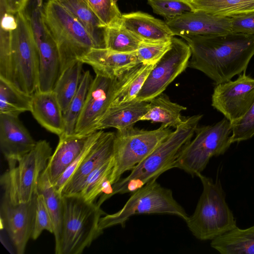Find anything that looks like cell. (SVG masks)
Here are the masks:
<instances>
[{
  "instance_id": "1",
  "label": "cell",
  "mask_w": 254,
  "mask_h": 254,
  "mask_svg": "<svg viewBox=\"0 0 254 254\" xmlns=\"http://www.w3.org/2000/svg\"><path fill=\"white\" fill-rule=\"evenodd\" d=\"M181 37L191 51L188 67L203 72L216 85L246 71L254 55V35L231 32Z\"/></svg>"
},
{
  "instance_id": "2",
  "label": "cell",
  "mask_w": 254,
  "mask_h": 254,
  "mask_svg": "<svg viewBox=\"0 0 254 254\" xmlns=\"http://www.w3.org/2000/svg\"><path fill=\"white\" fill-rule=\"evenodd\" d=\"M202 116L195 115L185 118L149 156L130 171L129 175L112 185L107 198L116 194L132 193L174 168L181 152L195 134Z\"/></svg>"
},
{
  "instance_id": "3",
  "label": "cell",
  "mask_w": 254,
  "mask_h": 254,
  "mask_svg": "<svg viewBox=\"0 0 254 254\" xmlns=\"http://www.w3.org/2000/svg\"><path fill=\"white\" fill-rule=\"evenodd\" d=\"M202 191L195 209L186 221L192 235L201 241L213 239L235 228L236 221L226 201L220 182L203 175L197 176Z\"/></svg>"
},
{
  "instance_id": "4",
  "label": "cell",
  "mask_w": 254,
  "mask_h": 254,
  "mask_svg": "<svg viewBox=\"0 0 254 254\" xmlns=\"http://www.w3.org/2000/svg\"><path fill=\"white\" fill-rule=\"evenodd\" d=\"M63 228L56 254H80L103 233L99 227L106 214L95 203L84 200L78 195L63 196Z\"/></svg>"
},
{
  "instance_id": "5",
  "label": "cell",
  "mask_w": 254,
  "mask_h": 254,
  "mask_svg": "<svg viewBox=\"0 0 254 254\" xmlns=\"http://www.w3.org/2000/svg\"><path fill=\"white\" fill-rule=\"evenodd\" d=\"M43 13L46 25L58 48L62 72L97 48L83 25L56 0H48Z\"/></svg>"
},
{
  "instance_id": "6",
  "label": "cell",
  "mask_w": 254,
  "mask_h": 254,
  "mask_svg": "<svg viewBox=\"0 0 254 254\" xmlns=\"http://www.w3.org/2000/svg\"><path fill=\"white\" fill-rule=\"evenodd\" d=\"M143 214H169L179 216L185 221L189 217L175 199L172 190L162 186L157 180H153L131 193L118 211L102 216L99 227L102 230L117 225L124 227L130 217Z\"/></svg>"
},
{
  "instance_id": "7",
  "label": "cell",
  "mask_w": 254,
  "mask_h": 254,
  "mask_svg": "<svg viewBox=\"0 0 254 254\" xmlns=\"http://www.w3.org/2000/svg\"><path fill=\"white\" fill-rule=\"evenodd\" d=\"M52 152L50 143L40 140L27 154L8 165V170L0 177L3 195L13 203L30 201L36 192L39 178L46 169Z\"/></svg>"
},
{
  "instance_id": "8",
  "label": "cell",
  "mask_w": 254,
  "mask_h": 254,
  "mask_svg": "<svg viewBox=\"0 0 254 254\" xmlns=\"http://www.w3.org/2000/svg\"><path fill=\"white\" fill-rule=\"evenodd\" d=\"M232 124L226 118L212 125L197 127L195 136L186 145L174 168L198 176L213 156L224 154L232 144Z\"/></svg>"
},
{
  "instance_id": "9",
  "label": "cell",
  "mask_w": 254,
  "mask_h": 254,
  "mask_svg": "<svg viewBox=\"0 0 254 254\" xmlns=\"http://www.w3.org/2000/svg\"><path fill=\"white\" fill-rule=\"evenodd\" d=\"M163 126L154 130L131 127L117 130L114 143V168L111 177L113 185L127 171L132 170L149 156L171 133Z\"/></svg>"
},
{
  "instance_id": "10",
  "label": "cell",
  "mask_w": 254,
  "mask_h": 254,
  "mask_svg": "<svg viewBox=\"0 0 254 254\" xmlns=\"http://www.w3.org/2000/svg\"><path fill=\"white\" fill-rule=\"evenodd\" d=\"M17 26L11 35L13 84L32 95L38 89L39 56L30 23L23 11L16 13Z\"/></svg>"
},
{
  "instance_id": "11",
  "label": "cell",
  "mask_w": 254,
  "mask_h": 254,
  "mask_svg": "<svg viewBox=\"0 0 254 254\" xmlns=\"http://www.w3.org/2000/svg\"><path fill=\"white\" fill-rule=\"evenodd\" d=\"M43 0H29L23 11L31 25L39 56L37 90L53 91L62 72L60 53L44 18Z\"/></svg>"
},
{
  "instance_id": "12",
  "label": "cell",
  "mask_w": 254,
  "mask_h": 254,
  "mask_svg": "<svg viewBox=\"0 0 254 254\" xmlns=\"http://www.w3.org/2000/svg\"><path fill=\"white\" fill-rule=\"evenodd\" d=\"M131 69L120 76L96 74L78 118L74 134L84 135L97 131L98 123L111 106L118 91L129 77Z\"/></svg>"
},
{
  "instance_id": "13",
  "label": "cell",
  "mask_w": 254,
  "mask_h": 254,
  "mask_svg": "<svg viewBox=\"0 0 254 254\" xmlns=\"http://www.w3.org/2000/svg\"><path fill=\"white\" fill-rule=\"evenodd\" d=\"M190 49L183 40L173 37L170 48L155 64L134 101L149 102L163 93L168 85L186 70Z\"/></svg>"
},
{
  "instance_id": "14",
  "label": "cell",
  "mask_w": 254,
  "mask_h": 254,
  "mask_svg": "<svg viewBox=\"0 0 254 254\" xmlns=\"http://www.w3.org/2000/svg\"><path fill=\"white\" fill-rule=\"evenodd\" d=\"M254 102V78L246 74L216 85L212 106L224 115L231 124L239 120Z\"/></svg>"
},
{
  "instance_id": "15",
  "label": "cell",
  "mask_w": 254,
  "mask_h": 254,
  "mask_svg": "<svg viewBox=\"0 0 254 254\" xmlns=\"http://www.w3.org/2000/svg\"><path fill=\"white\" fill-rule=\"evenodd\" d=\"M36 192L27 202L13 203L2 195L0 207L1 228L4 229L17 254L25 253L31 239Z\"/></svg>"
},
{
  "instance_id": "16",
  "label": "cell",
  "mask_w": 254,
  "mask_h": 254,
  "mask_svg": "<svg viewBox=\"0 0 254 254\" xmlns=\"http://www.w3.org/2000/svg\"><path fill=\"white\" fill-rule=\"evenodd\" d=\"M231 17L192 11L165 21L174 36L213 35L231 32Z\"/></svg>"
},
{
  "instance_id": "17",
  "label": "cell",
  "mask_w": 254,
  "mask_h": 254,
  "mask_svg": "<svg viewBox=\"0 0 254 254\" xmlns=\"http://www.w3.org/2000/svg\"><path fill=\"white\" fill-rule=\"evenodd\" d=\"M37 141L18 117L0 114V147L8 165L29 152Z\"/></svg>"
},
{
  "instance_id": "18",
  "label": "cell",
  "mask_w": 254,
  "mask_h": 254,
  "mask_svg": "<svg viewBox=\"0 0 254 254\" xmlns=\"http://www.w3.org/2000/svg\"><path fill=\"white\" fill-rule=\"evenodd\" d=\"M115 138V132L102 131L88 155L61 190L62 196L76 195L89 175L113 157Z\"/></svg>"
},
{
  "instance_id": "19",
  "label": "cell",
  "mask_w": 254,
  "mask_h": 254,
  "mask_svg": "<svg viewBox=\"0 0 254 254\" xmlns=\"http://www.w3.org/2000/svg\"><path fill=\"white\" fill-rule=\"evenodd\" d=\"M96 74L120 76L141 64L135 52L121 53L108 48H93L80 60Z\"/></svg>"
},
{
  "instance_id": "20",
  "label": "cell",
  "mask_w": 254,
  "mask_h": 254,
  "mask_svg": "<svg viewBox=\"0 0 254 254\" xmlns=\"http://www.w3.org/2000/svg\"><path fill=\"white\" fill-rule=\"evenodd\" d=\"M92 133L59 136L58 145L45 170L53 185L82 152Z\"/></svg>"
},
{
  "instance_id": "21",
  "label": "cell",
  "mask_w": 254,
  "mask_h": 254,
  "mask_svg": "<svg viewBox=\"0 0 254 254\" xmlns=\"http://www.w3.org/2000/svg\"><path fill=\"white\" fill-rule=\"evenodd\" d=\"M121 24L141 41L165 42L174 36L165 21L146 13L122 14Z\"/></svg>"
},
{
  "instance_id": "22",
  "label": "cell",
  "mask_w": 254,
  "mask_h": 254,
  "mask_svg": "<svg viewBox=\"0 0 254 254\" xmlns=\"http://www.w3.org/2000/svg\"><path fill=\"white\" fill-rule=\"evenodd\" d=\"M31 112L34 119L46 129L58 136L64 131L63 112L53 91L37 90L32 95Z\"/></svg>"
},
{
  "instance_id": "23",
  "label": "cell",
  "mask_w": 254,
  "mask_h": 254,
  "mask_svg": "<svg viewBox=\"0 0 254 254\" xmlns=\"http://www.w3.org/2000/svg\"><path fill=\"white\" fill-rule=\"evenodd\" d=\"M149 102H131L119 105L110 106L100 120L96 130L114 127L121 130L133 127L147 112Z\"/></svg>"
},
{
  "instance_id": "24",
  "label": "cell",
  "mask_w": 254,
  "mask_h": 254,
  "mask_svg": "<svg viewBox=\"0 0 254 254\" xmlns=\"http://www.w3.org/2000/svg\"><path fill=\"white\" fill-rule=\"evenodd\" d=\"M83 26L93 39L97 48H105V25L91 8L86 0H56Z\"/></svg>"
},
{
  "instance_id": "25",
  "label": "cell",
  "mask_w": 254,
  "mask_h": 254,
  "mask_svg": "<svg viewBox=\"0 0 254 254\" xmlns=\"http://www.w3.org/2000/svg\"><path fill=\"white\" fill-rule=\"evenodd\" d=\"M186 109V107L171 101L162 93L149 101L148 110L139 121L160 123L165 127L175 128L184 120L181 113Z\"/></svg>"
},
{
  "instance_id": "26",
  "label": "cell",
  "mask_w": 254,
  "mask_h": 254,
  "mask_svg": "<svg viewBox=\"0 0 254 254\" xmlns=\"http://www.w3.org/2000/svg\"><path fill=\"white\" fill-rule=\"evenodd\" d=\"M210 246L221 254H254V225L245 229L236 226L212 240Z\"/></svg>"
},
{
  "instance_id": "27",
  "label": "cell",
  "mask_w": 254,
  "mask_h": 254,
  "mask_svg": "<svg viewBox=\"0 0 254 254\" xmlns=\"http://www.w3.org/2000/svg\"><path fill=\"white\" fill-rule=\"evenodd\" d=\"M36 192L43 195L51 215L56 247L59 244L62 232L64 212L63 196L51 184L45 171L39 178Z\"/></svg>"
},
{
  "instance_id": "28",
  "label": "cell",
  "mask_w": 254,
  "mask_h": 254,
  "mask_svg": "<svg viewBox=\"0 0 254 254\" xmlns=\"http://www.w3.org/2000/svg\"><path fill=\"white\" fill-rule=\"evenodd\" d=\"M192 11L231 17L254 11V0H183Z\"/></svg>"
},
{
  "instance_id": "29",
  "label": "cell",
  "mask_w": 254,
  "mask_h": 254,
  "mask_svg": "<svg viewBox=\"0 0 254 254\" xmlns=\"http://www.w3.org/2000/svg\"><path fill=\"white\" fill-rule=\"evenodd\" d=\"M83 63L77 61L65 68L61 72L53 91L60 105L63 114L79 88L82 76Z\"/></svg>"
},
{
  "instance_id": "30",
  "label": "cell",
  "mask_w": 254,
  "mask_h": 254,
  "mask_svg": "<svg viewBox=\"0 0 254 254\" xmlns=\"http://www.w3.org/2000/svg\"><path fill=\"white\" fill-rule=\"evenodd\" d=\"M32 97V95L0 77V114L19 117L21 113L30 111Z\"/></svg>"
},
{
  "instance_id": "31",
  "label": "cell",
  "mask_w": 254,
  "mask_h": 254,
  "mask_svg": "<svg viewBox=\"0 0 254 254\" xmlns=\"http://www.w3.org/2000/svg\"><path fill=\"white\" fill-rule=\"evenodd\" d=\"M154 65L141 63L134 67L129 77L118 91L111 106L124 104L134 100Z\"/></svg>"
},
{
  "instance_id": "32",
  "label": "cell",
  "mask_w": 254,
  "mask_h": 254,
  "mask_svg": "<svg viewBox=\"0 0 254 254\" xmlns=\"http://www.w3.org/2000/svg\"><path fill=\"white\" fill-rule=\"evenodd\" d=\"M93 79L89 70L83 72L78 90L67 110L63 114L64 131L62 135H71L74 134L78 118L83 108Z\"/></svg>"
},
{
  "instance_id": "33",
  "label": "cell",
  "mask_w": 254,
  "mask_h": 254,
  "mask_svg": "<svg viewBox=\"0 0 254 254\" xmlns=\"http://www.w3.org/2000/svg\"><path fill=\"white\" fill-rule=\"evenodd\" d=\"M141 42L121 23L106 26V48L121 53H134Z\"/></svg>"
},
{
  "instance_id": "34",
  "label": "cell",
  "mask_w": 254,
  "mask_h": 254,
  "mask_svg": "<svg viewBox=\"0 0 254 254\" xmlns=\"http://www.w3.org/2000/svg\"><path fill=\"white\" fill-rule=\"evenodd\" d=\"M88 4L106 26L121 23L122 14L116 0H87Z\"/></svg>"
},
{
  "instance_id": "35",
  "label": "cell",
  "mask_w": 254,
  "mask_h": 254,
  "mask_svg": "<svg viewBox=\"0 0 254 254\" xmlns=\"http://www.w3.org/2000/svg\"><path fill=\"white\" fill-rule=\"evenodd\" d=\"M147 2L153 12L164 17L165 21L192 11L183 0H147Z\"/></svg>"
},
{
  "instance_id": "36",
  "label": "cell",
  "mask_w": 254,
  "mask_h": 254,
  "mask_svg": "<svg viewBox=\"0 0 254 254\" xmlns=\"http://www.w3.org/2000/svg\"><path fill=\"white\" fill-rule=\"evenodd\" d=\"M36 192L35 211L31 239L37 240L42 232L46 230L54 233V226L51 215L42 194Z\"/></svg>"
},
{
  "instance_id": "37",
  "label": "cell",
  "mask_w": 254,
  "mask_h": 254,
  "mask_svg": "<svg viewBox=\"0 0 254 254\" xmlns=\"http://www.w3.org/2000/svg\"><path fill=\"white\" fill-rule=\"evenodd\" d=\"M171 45V40L165 42L141 41L135 53L140 63L155 64Z\"/></svg>"
},
{
  "instance_id": "38",
  "label": "cell",
  "mask_w": 254,
  "mask_h": 254,
  "mask_svg": "<svg viewBox=\"0 0 254 254\" xmlns=\"http://www.w3.org/2000/svg\"><path fill=\"white\" fill-rule=\"evenodd\" d=\"M254 135V102L245 115L232 124V143L248 140Z\"/></svg>"
},
{
  "instance_id": "39",
  "label": "cell",
  "mask_w": 254,
  "mask_h": 254,
  "mask_svg": "<svg viewBox=\"0 0 254 254\" xmlns=\"http://www.w3.org/2000/svg\"><path fill=\"white\" fill-rule=\"evenodd\" d=\"M103 131V130H97L91 134L87 143L82 152L53 185L54 188L60 192V193L71 176L82 163L85 157L88 155L92 146L100 136Z\"/></svg>"
},
{
  "instance_id": "40",
  "label": "cell",
  "mask_w": 254,
  "mask_h": 254,
  "mask_svg": "<svg viewBox=\"0 0 254 254\" xmlns=\"http://www.w3.org/2000/svg\"><path fill=\"white\" fill-rule=\"evenodd\" d=\"M230 17L231 32L254 35V11Z\"/></svg>"
},
{
  "instance_id": "41",
  "label": "cell",
  "mask_w": 254,
  "mask_h": 254,
  "mask_svg": "<svg viewBox=\"0 0 254 254\" xmlns=\"http://www.w3.org/2000/svg\"><path fill=\"white\" fill-rule=\"evenodd\" d=\"M29 1V0H6L7 9L13 13L23 11Z\"/></svg>"
},
{
  "instance_id": "42",
  "label": "cell",
  "mask_w": 254,
  "mask_h": 254,
  "mask_svg": "<svg viewBox=\"0 0 254 254\" xmlns=\"http://www.w3.org/2000/svg\"></svg>"
}]
</instances>
